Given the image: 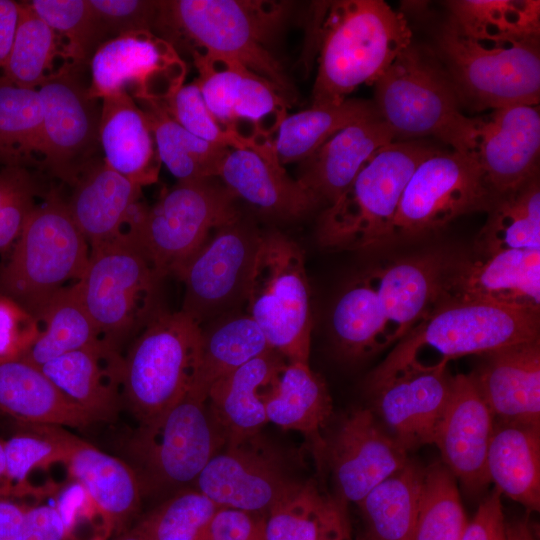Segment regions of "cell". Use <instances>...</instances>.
<instances>
[{
    "mask_svg": "<svg viewBox=\"0 0 540 540\" xmlns=\"http://www.w3.org/2000/svg\"><path fill=\"white\" fill-rule=\"evenodd\" d=\"M287 3L249 0L160 1L155 29L164 39L183 40L190 51L237 61L269 81L290 103L295 91L269 43L280 28Z\"/></svg>",
    "mask_w": 540,
    "mask_h": 540,
    "instance_id": "obj_1",
    "label": "cell"
},
{
    "mask_svg": "<svg viewBox=\"0 0 540 540\" xmlns=\"http://www.w3.org/2000/svg\"><path fill=\"white\" fill-rule=\"evenodd\" d=\"M311 106H336L372 84L413 41L402 12L383 0L329 2Z\"/></svg>",
    "mask_w": 540,
    "mask_h": 540,
    "instance_id": "obj_2",
    "label": "cell"
},
{
    "mask_svg": "<svg viewBox=\"0 0 540 540\" xmlns=\"http://www.w3.org/2000/svg\"><path fill=\"white\" fill-rule=\"evenodd\" d=\"M539 338V312L464 297H448L410 330L369 375L374 385L408 363L430 366L486 355Z\"/></svg>",
    "mask_w": 540,
    "mask_h": 540,
    "instance_id": "obj_3",
    "label": "cell"
},
{
    "mask_svg": "<svg viewBox=\"0 0 540 540\" xmlns=\"http://www.w3.org/2000/svg\"><path fill=\"white\" fill-rule=\"evenodd\" d=\"M373 85L372 101L396 140L432 136L469 157L475 117L462 113L430 46L412 41Z\"/></svg>",
    "mask_w": 540,
    "mask_h": 540,
    "instance_id": "obj_4",
    "label": "cell"
},
{
    "mask_svg": "<svg viewBox=\"0 0 540 540\" xmlns=\"http://www.w3.org/2000/svg\"><path fill=\"white\" fill-rule=\"evenodd\" d=\"M461 107L473 111L539 104V40L495 42L475 38L449 15L430 46Z\"/></svg>",
    "mask_w": 540,
    "mask_h": 540,
    "instance_id": "obj_5",
    "label": "cell"
},
{
    "mask_svg": "<svg viewBox=\"0 0 540 540\" xmlns=\"http://www.w3.org/2000/svg\"><path fill=\"white\" fill-rule=\"evenodd\" d=\"M439 149L395 140L378 151L317 222L319 244L332 250H368L389 244L395 213L415 168Z\"/></svg>",
    "mask_w": 540,
    "mask_h": 540,
    "instance_id": "obj_6",
    "label": "cell"
},
{
    "mask_svg": "<svg viewBox=\"0 0 540 540\" xmlns=\"http://www.w3.org/2000/svg\"><path fill=\"white\" fill-rule=\"evenodd\" d=\"M226 443L207 399L191 389L155 419L140 424L127 449L143 496L164 499L194 485Z\"/></svg>",
    "mask_w": 540,
    "mask_h": 540,
    "instance_id": "obj_7",
    "label": "cell"
},
{
    "mask_svg": "<svg viewBox=\"0 0 540 540\" xmlns=\"http://www.w3.org/2000/svg\"><path fill=\"white\" fill-rule=\"evenodd\" d=\"M89 244L74 223L65 200L51 191L35 205L16 240L8 262L0 268V295L36 320L48 300L64 284L77 281L89 260Z\"/></svg>",
    "mask_w": 540,
    "mask_h": 540,
    "instance_id": "obj_8",
    "label": "cell"
},
{
    "mask_svg": "<svg viewBox=\"0 0 540 540\" xmlns=\"http://www.w3.org/2000/svg\"><path fill=\"white\" fill-rule=\"evenodd\" d=\"M202 326L183 312L158 310L122 360V396L140 424L180 400L199 367Z\"/></svg>",
    "mask_w": 540,
    "mask_h": 540,
    "instance_id": "obj_9",
    "label": "cell"
},
{
    "mask_svg": "<svg viewBox=\"0 0 540 540\" xmlns=\"http://www.w3.org/2000/svg\"><path fill=\"white\" fill-rule=\"evenodd\" d=\"M244 303L273 350L288 362L309 363L310 290L304 253L294 240L262 232Z\"/></svg>",
    "mask_w": 540,
    "mask_h": 540,
    "instance_id": "obj_10",
    "label": "cell"
},
{
    "mask_svg": "<svg viewBox=\"0 0 540 540\" xmlns=\"http://www.w3.org/2000/svg\"><path fill=\"white\" fill-rule=\"evenodd\" d=\"M236 199L213 178L178 181L153 206L142 208L127 235L161 279L176 275L215 230L240 217Z\"/></svg>",
    "mask_w": 540,
    "mask_h": 540,
    "instance_id": "obj_11",
    "label": "cell"
},
{
    "mask_svg": "<svg viewBox=\"0 0 540 540\" xmlns=\"http://www.w3.org/2000/svg\"><path fill=\"white\" fill-rule=\"evenodd\" d=\"M161 280L137 243L124 234L91 248L75 286L102 339L116 349L159 310Z\"/></svg>",
    "mask_w": 540,
    "mask_h": 540,
    "instance_id": "obj_12",
    "label": "cell"
},
{
    "mask_svg": "<svg viewBox=\"0 0 540 540\" xmlns=\"http://www.w3.org/2000/svg\"><path fill=\"white\" fill-rule=\"evenodd\" d=\"M497 197L471 157L439 149L411 174L395 213L390 243L421 237L467 213L488 212Z\"/></svg>",
    "mask_w": 540,
    "mask_h": 540,
    "instance_id": "obj_13",
    "label": "cell"
},
{
    "mask_svg": "<svg viewBox=\"0 0 540 540\" xmlns=\"http://www.w3.org/2000/svg\"><path fill=\"white\" fill-rule=\"evenodd\" d=\"M262 231L241 216L215 230L178 270L185 285L182 311L202 325L245 302Z\"/></svg>",
    "mask_w": 540,
    "mask_h": 540,
    "instance_id": "obj_14",
    "label": "cell"
},
{
    "mask_svg": "<svg viewBox=\"0 0 540 540\" xmlns=\"http://www.w3.org/2000/svg\"><path fill=\"white\" fill-rule=\"evenodd\" d=\"M79 70L63 63L37 88L43 109L38 167L70 185L100 148L101 99L89 94Z\"/></svg>",
    "mask_w": 540,
    "mask_h": 540,
    "instance_id": "obj_15",
    "label": "cell"
},
{
    "mask_svg": "<svg viewBox=\"0 0 540 540\" xmlns=\"http://www.w3.org/2000/svg\"><path fill=\"white\" fill-rule=\"evenodd\" d=\"M202 98L227 131L273 145L289 102L269 81L232 59L192 51Z\"/></svg>",
    "mask_w": 540,
    "mask_h": 540,
    "instance_id": "obj_16",
    "label": "cell"
},
{
    "mask_svg": "<svg viewBox=\"0 0 540 540\" xmlns=\"http://www.w3.org/2000/svg\"><path fill=\"white\" fill-rule=\"evenodd\" d=\"M89 64L92 97L123 92L137 103L167 100L184 85L187 72L176 48L151 30L128 32L102 43Z\"/></svg>",
    "mask_w": 540,
    "mask_h": 540,
    "instance_id": "obj_17",
    "label": "cell"
},
{
    "mask_svg": "<svg viewBox=\"0 0 540 540\" xmlns=\"http://www.w3.org/2000/svg\"><path fill=\"white\" fill-rule=\"evenodd\" d=\"M408 451L382 429L370 408L345 413L324 435L322 465L331 476L333 497L346 508L402 469Z\"/></svg>",
    "mask_w": 540,
    "mask_h": 540,
    "instance_id": "obj_18",
    "label": "cell"
},
{
    "mask_svg": "<svg viewBox=\"0 0 540 540\" xmlns=\"http://www.w3.org/2000/svg\"><path fill=\"white\" fill-rule=\"evenodd\" d=\"M298 481L259 433L227 441L193 486L220 508L266 515Z\"/></svg>",
    "mask_w": 540,
    "mask_h": 540,
    "instance_id": "obj_19",
    "label": "cell"
},
{
    "mask_svg": "<svg viewBox=\"0 0 540 540\" xmlns=\"http://www.w3.org/2000/svg\"><path fill=\"white\" fill-rule=\"evenodd\" d=\"M452 378L448 363H408L366 387L370 409L407 451L433 444L450 398Z\"/></svg>",
    "mask_w": 540,
    "mask_h": 540,
    "instance_id": "obj_20",
    "label": "cell"
},
{
    "mask_svg": "<svg viewBox=\"0 0 540 540\" xmlns=\"http://www.w3.org/2000/svg\"><path fill=\"white\" fill-rule=\"evenodd\" d=\"M538 105H514L475 117L469 157L497 195L513 191L538 175Z\"/></svg>",
    "mask_w": 540,
    "mask_h": 540,
    "instance_id": "obj_21",
    "label": "cell"
},
{
    "mask_svg": "<svg viewBox=\"0 0 540 540\" xmlns=\"http://www.w3.org/2000/svg\"><path fill=\"white\" fill-rule=\"evenodd\" d=\"M449 260L426 253L394 261L366 273L384 317L386 346L400 341L449 297Z\"/></svg>",
    "mask_w": 540,
    "mask_h": 540,
    "instance_id": "obj_22",
    "label": "cell"
},
{
    "mask_svg": "<svg viewBox=\"0 0 540 540\" xmlns=\"http://www.w3.org/2000/svg\"><path fill=\"white\" fill-rule=\"evenodd\" d=\"M495 419L471 374L452 378L451 394L434 443L441 462L469 495L490 483L486 457Z\"/></svg>",
    "mask_w": 540,
    "mask_h": 540,
    "instance_id": "obj_23",
    "label": "cell"
},
{
    "mask_svg": "<svg viewBox=\"0 0 540 540\" xmlns=\"http://www.w3.org/2000/svg\"><path fill=\"white\" fill-rule=\"evenodd\" d=\"M484 356L471 376L495 421L540 426L539 338Z\"/></svg>",
    "mask_w": 540,
    "mask_h": 540,
    "instance_id": "obj_24",
    "label": "cell"
},
{
    "mask_svg": "<svg viewBox=\"0 0 540 540\" xmlns=\"http://www.w3.org/2000/svg\"><path fill=\"white\" fill-rule=\"evenodd\" d=\"M67 203L69 213L88 242L97 247L126 234L144 207L141 186L95 159L80 173Z\"/></svg>",
    "mask_w": 540,
    "mask_h": 540,
    "instance_id": "obj_25",
    "label": "cell"
},
{
    "mask_svg": "<svg viewBox=\"0 0 540 540\" xmlns=\"http://www.w3.org/2000/svg\"><path fill=\"white\" fill-rule=\"evenodd\" d=\"M218 178L236 198L274 219L295 221L319 205L312 193L286 173L275 153L230 149Z\"/></svg>",
    "mask_w": 540,
    "mask_h": 540,
    "instance_id": "obj_26",
    "label": "cell"
},
{
    "mask_svg": "<svg viewBox=\"0 0 540 540\" xmlns=\"http://www.w3.org/2000/svg\"><path fill=\"white\" fill-rule=\"evenodd\" d=\"M395 140L393 130L380 115L353 122L302 161L297 180L319 204L328 206L378 151Z\"/></svg>",
    "mask_w": 540,
    "mask_h": 540,
    "instance_id": "obj_27",
    "label": "cell"
},
{
    "mask_svg": "<svg viewBox=\"0 0 540 540\" xmlns=\"http://www.w3.org/2000/svg\"><path fill=\"white\" fill-rule=\"evenodd\" d=\"M54 430L64 448L63 463L104 519L120 525L131 518L143 497L131 465L60 427Z\"/></svg>",
    "mask_w": 540,
    "mask_h": 540,
    "instance_id": "obj_28",
    "label": "cell"
},
{
    "mask_svg": "<svg viewBox=\"0 0 540 540\" xmlns=\"http://www.w3.org/2000/svg\"><path fill=\"white\" fill-rule=\"evenodd\" d=\"M287 362L272 349L212 385L207 403L226 442L259 434L268 423L266 402Z\"/></svg>",
    "mask_w": 540,
    "mask_h": 540,
    "instance_id": "obj_29",
    "label": "cell"
},
{
    "mask_svg": "<svg viewBox=\"0 0 540 540\" xmlns=\"http://www.w3.org/2000/svg\"><path fill=\"white\" fill-rule=\"evenodd\" d=\"M449 296L487 300L539 312L540 250H501L453 271Z\"/></svg>",
    "mask_w": 540,
    "mask_h": 540,
    "instance_id": "obj_30",
    "label": "cell"
},
{
    "mask_svg": "<svg viewBox=\"0 0 540 540\" xmlns=\"http://www.w3.org/2000/svg\"><path fill=\"white\" fill-rule=\"evenodd\" d=\"M99 144L104 162L142 186L157 181L161 161L144 110L127 93L101 99Z\"/></svg>",
    "mask_w": 540,
    "mask_h": 540,
    "instance_id": "obj_31",
    "label": "cell"
},
{
    "mask_svg": "<svg viewBox=\"0 0 540 540\" xmlns=\"http://www.w3.org/2000/svg\"><path fill=\"white\" fill-rule=\"evenodd\" d=\"M122 360L104 340L57 357L42 367L45 375L94 421L116 413L122 395Z\"/></svg>",
    "mask_w": 540,
    "mask_h": 540,
    "instance_id": "obj_32",
    "label": "cell"
},
{
    "mask_svg": "<svg viewBox=\"0 0 540 540\" xmlns=\"http://www.w3.org/2000/svg\"><path fill=\"white\" fill-rule=\"evenodd\" d=\"M332 399L324 380L309 363L287 362L266 402V415L283 429L302 433L322 463L324 431L331 422Z\"/></svg>",
    "mask_w": 540,
    "mask_h": 540,
    "instance_id": "obj_33",
    "label": "cell"
},
{
    "mask_svg": "<svg viewBox=\"0 0 540 540\" xmlns=\"http://www.w3.org/2000/svg\"><path fill=\"white\" fill-rule=\"evenodd\" d=\"M0 411L31 425L86 427L94 420L23 359L0 362Z\"/></svg>",
    "mask_w": 540,
    "mask_h": 540,
    "instance_id": "obj_34",
    "label": "cell"
},
{
    "mask_svg": "<svg viewBox=\"0 0 540 540\" xmlns=\"http://www.w3.org/2000/svg\"><path fill=\"white\" fill-rule=\"evenodd\" d=\"M486 470L501 495L539 511L540 426L495 421Z\"/></svg>",
    "mask_w": 540,
    "mask_h": 540,
    "instance_id": "obj_35",
    "label": "cell"
},
{
    "mask_svg": "<svg viewBox=\"0 0 540 540\" xmlns=\"http://www.w3.org/2000/svg\"><path fill=\"white\" fill-rule=\"evenodd\" d=\"M266 540H350L343 507L313 480L298 481L268 511Z\"/></svg>",
    "mask_w": 540,
    "mask_h": 540,
    "instance_id": "obj_36",
    "label": "cell"
},
{
    "mask_svg": "<svg viewBox=\"0 0 540 540\" xmlns=\"http://www.w3.org/2000/svg\"><path fill=\"white\" fill-rule=\"evenodd\" d=\"M269 350L262 330L247 313L221 316L202 328L199 367L190 389L207 399L215 382Z\"/></svg>",
    "mask_w": 540,
    "mask_h": 540,
    "instance_id": "obj_37",
    "label": "cell"
},
{
    "mask_svg": "<svg viewBox=\"0 0 540 540\" xmlns=\"http://www.w3.org/2000/svg\"><path fill=\"white\" fill-rule=\"evenodd\" d=\"M39 333L21 359L42 367L64 354L103 341L84 307L75 284L57 291L37 317Z\"/></svg>",
    "mask_w": 540,
    "mask_h": 540,
    "instance_id": "obj_38",
    "label": "cell"
},
{
    "mask_svg": "<svg viewBox=\"0 0 540 540\" xmlns=\"http://www.w3.org/2000/svg\"><path fill=\"white\" fill-rule=\"evenodd\" d=\"M423 469L409 460L357 504L365 525L362 540H413Z\"/></svg>",
    "mask_w": 540,
    "mask_h": 540,
    "instance_id": "obj_39",
    "label": "cell"
},
{
    "mask_svg": "<svg viewBox=\"0 0 540 540\" xmlns=\"http://www.w3.org/2000/svg\"><path fill=\"white\" fill-rule=\"evenodd\" d=\"M379 115L372 100L346 99L336 106H311L287 115L281 122L273 148L284 166L302 162L342 128L353 122Z\"/></svg>",
    "mask_w": 540,
    "mask_h": 540,
    "instance_id": "obj_40",
    "label": "cell"
},
{
    "mask_svg": "<svg viewBox=\"0 0 540 540\" xmlns=\"http://www.w3.org/2000/svg\"><path fill=\"white\" fill-rule=\"evenodd\" d=\"M151 126L159 159L178 181L218 177L230 149L211 144L177 123L160 102L138 103Z\"/></svg>",
    "mask_w": 540,
    "mask_h": 540,
    "instance_id": "obj_41",
    "label": "cell"
},
{
    "mask_svg": "<svg viewBox=\"0 0 540 540\" xmlns=\"http://www.w3.org/2000/svg\"><path fill=\"white\" fill-rule=\"evenodd\" d=\"M476 244L485 256L507 249L540 250L538 175L496 198Z\"/></svg>",
    "mask_w": 540,
    "mask_h": 540,
    "instance_id": "obj_42",
    "label": "cell"
},
{
    "mask_svg": "<svg viewBox=\"0 0 540 540\" xmlns=\"http://www.w3.org/2000/svg\"><path fill=\"white\" fill-rule=\"evenodd\" d=\"M448 14L467 34L495 42L540 39V2L537 0H452Z\"/></svg>",
    "mask_w": 540,
    "mask_h": 540,
    "instance_id": "obj_43",
    "label": "cell"
},
{
    "mask_svg": "<svg viewBox=\"0 0 540 540\" xmlns=\"http://www.w3.org/2000/svg\"><path fill=\"white\" fill-rule=\"evenodd\" d=\"M386 323L377 292L366 274L340 295L331 314V330L340 352L362 359L385 348Z\"/></svg>",
    "mask_w": 540,
    "mask_h": 540,
    "instance_id": "obj_44",
    "label": "cell"
},
{
    "mask_svg": "<svg viewBox=\"0 0 540 540\" xmlns=\"http://www.w3.org/2000/svg\"><path fill=\"white\" fill-rule=\"evenodd\" d=\"M43 109L37 89L22 88L0 76V163L39 164Z\"/></svg>",
    "mask_w": 540,
    "mask_h": 540,
    "instance_id": "obj_45",
    "label": "cell"
},
{
    "mask_svg": "<svg viewBox=\"0 0 540 540\" xmlns=\"http://www.w3.org/2000/svg\"><path fill=\"white\" fill-rule=\"evenodd\" d=\"M56 58L64 63L60 39L27 1L20 2L19 21L2 76L18 87L37 89L56 71Z\"/></svg>",
    "mask_w": 540,
    "mask_h": 540,
    "instance_id": "obj_46",
    "label": "cell"
},
{
    "mask_svg": "<svg viewBox=\"0 0 540 540\" xmlns=\"http://www.w3.org/2000/svg\"><path fill=\"white\" fill-rule=\"evenodd\" d=\"M468 521L452 473L442 462L424 468L413 540H461Z\"/></svg>",
    "mask_w": 540,
    "mask_h": 540,
    "instance_id": "obj_47",
    "label": "cell"
},
{
    "mask_svg": "<svg viewBox=\"0 0 540 540\" xmlns=\"http://www.w3.org/2000/svg\"><path fill=\"white\" fill-rule=\"evenodd\" d=\"M60 39L64 63L81 69L103 43L87 0L27 1Z\"/></svg>",
    "mask_w": 540,
    "mask_h": 540,
    "instance_id": "obj_48",
    "label": "cell"
},
{
    "mask_svg": "<svg viewBox=\"0 0 540 540\" xmlns=\"http://www.w3.org/2000/svg\"><path fill=\"white\" fill-rule=\"evenodd\" d=\"M219 508L188 488L164 499L134 529L147 540H195Z\"/></svg>",
    "mask_w": 540,
    "mask_h": 540,
    "instance_id": "obj_49",
    "label": "cell"
},
{
    "mask_svg": "<svg viewBox=\"0 0 540 540\" xmlns=\"http://www.w3.org/2000/svg\"><path fill=\"white\" fill-rule=\"evenodd\" d=\"M30 432H21L5 440L6 478L9 495L29 491V476L39 468L64 460V448L54 426L31 425Z\"/></svg>",
    "mask_w": 540,
    "mask_h": 540,
    "instance_id": "obj_50",
    "label": "cell"
},
{
    "mask_svg": "<svg viewBox=\"0 0 540 540\" xmlns=\"http://www.w3.org/2000/svg\"><path fill=\"white\" fill-rule=\"evenodd\" d=\"M160 103L177 123L204 141L228 149H250L265 154L274 152L273 145L262 146L224 129L207 108L195 80L184 84Z\"/></svg>",
    "mask_w": 540,
    "mask_h": 540,
    "instance_id": "obj_51",
    "label": "cell"
},
{
    "mask_svg": "<svg viewBox=\"0 0 540 540\" xmlns=\"http://www.w3.org/2000/svg\"><path fill=\"white\" fill-rule=\"evenodd\" d=\"M103 43L122 34L155 29L160 1L87 0Z\"/></svg>",
    "mask_w": 540,
    "mask_h": 540,
    "instance_id": "obj_52",
    "label": "cell"
},
{
    "mask_svg": "<svg viewBox=\"0 0 540 540\" xmlns=\"http://www.w3.org/2000/svg\"><path fill=\"white\" fill-rule=\"evenodd\" d=\"M38 333V321L15 301L0 295V362L20 359Z\"/></svg>",
    "mask_w": 540,
    "mask_h": 540,
    "instance_id": "obj_53",
    "label": "cell"
},
{
    "mask_svg": "<svg viewBox=\"0 0 540 540\" xmlns=\"http://www.w3.org/2000/svg\"><path fill=\"white\" fill-rule=\"evenodd\" d=\"M266 515L219 508L195 540H266Z\"/></svg>",
    "mask_w": 540,
    "mask_h": 540,
    "instance_id": "obj_54",
    "label": "cell"
},
{
    "mask_svg": "<svg viewBox=\"0 0 540 540\" xmlns=\"http://www.w3.org/2000/svg\"><path fill=\"white\" fill-rule=\"evenodd\" d=\"M69 523L63 512L48 504L25 505L15 540H68Z\"/></svg>",
    "mask_w": 540,
    "mask_h": 540,
    "instance_id": "obj_55",
    "label": "cell"
},
{
    "mask_svg": "<svg viewBox=\"0 0 540 540\" xmlns=\"http://www.w3.org/2000/svg\"><path fill=\"white\" fill-rule=\"evenodd\" d=\"M461 540H506L501 493L497 489L480 503Z\"/></svg>",
    "mask_w": 540,
    "mask_h": 540,
    "instance_id": "obj_56",
    "label": "cell"
},
{
    "mask_svg": "<svg viewBox=\"0 0 540 540\" xmlns=\"http://www.w3.org/2000/svg\"><path fill=\"white\" fill-rule=\"evenodd\" d=\"M39 193L34 184L14 195L0 208V251L17 240L35 207V196Z\"/></svg>",
    "mask_w": 540,
    "mask_h": 540,
    "instance_id": "obj_57",
    "label": "cell"
},
{
    "mask_svg": "<svg viewBox=\"0 0 540 540\" xmlns=\"http://www.w3.org/2000/svg\"><path fill=\"white\" fill-rule=\"evenodd\" d=\"M20 16V2L0 0V70L11 51Z\"/></svg>",
    "mask_w": 540,
    "mask_h": 540,
    "instance_id": "obj_58",
    "label": "cell"
},
{
    "mask_svg": "<svg viewBox=\"0 0 540 540\" xmlns=\"http://www.w3.org/2000/svg\"><path fill=\"white\" fill-rule=\"evenodd\" d=\"M36 183L27 168L4 166L0 170V208L14 195Z\"/></svg>",
    "mask_w": 540,
    "mask_h": 540,
    "instance_id": "obj_59",
    "label": "cell"
},
{
    "mask_svg": "<svg viewBox=\"0 0 540 540\" xmlns=\"http://www.w3.org/2000/svg\"><path fill=\"white\" fill-rule=\"evenodd\" d=\"M506 540H535L526 517L506 524Z\"/></svg>",
    "mask_w": 540,
    "mask_h": 540,
    "instance_id": "obj_60",
    "label": "cell"
},
{
    "mask_svg": "<svg viewBox=\"0 0 540 540\" xmlns=\"http://www.w3.org/2000/svg\"><path fill=\"white\" fill-rule=\"evenodd\" d=\"M5 440L0 438V496H9V488L6 478Z\"/></svg>",
    "mask_w": 540,
    "mask_h": 540,
    "instance_id": "obj_61",
    "label": "cell"
},
{
    "mask_svg": "<svg viewBox=\"0 0 540 540\" xmlns=\"http://www.w3.org/2000/svg\"><path fill=\"white\" fill-rule=\"evenodd\" d=\"M118 540H147L143 535L133 529L130 532L125 533Z\"/></svg>",
    "mask_w": 540,
    "mask_h": 540,
    "instance_id": "obj_62",
    "label": "cell"
},
{
    "mask_svg": "<svg viewBox=\"0 0 540 540\" xmlns=\"http://www.w3.org/2000/svg\"><path fill=\"white\" fill-rule=\"evenodd\" d=\"M358 540H362V539H358Z\"/></svg>",
    "mask_w": 540,
    "mask_h": 540,
    "instance_id": "obj_63",
    "label": "cell"
}]
</instances>
